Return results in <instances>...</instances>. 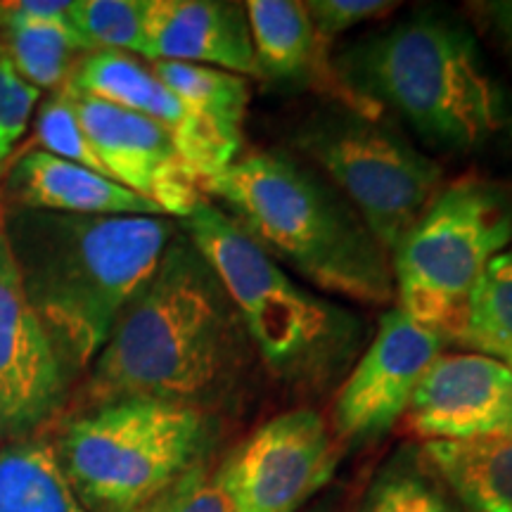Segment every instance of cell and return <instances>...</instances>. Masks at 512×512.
<instances>
[{"label":"cell","instance_id":"1","mask_svg":"<svg viewBox=\"0 0 512 512\" xmlns=\"http://www.w3.org/2000/svg\"><path fill=\"white\" fill-rule=\"evenodd\" d=\"M256 363L219 275L178 230L93 361L86 394L93 406L150 396L204 408L233 394Z\"/></svg>","mask_w":512,"mask_h":512},{"label":"cell","instance_id":"2","mask_svg":"<svg viewBox=\"0 0 512 512\" xmlns=\"http://www.w3.org/2000/svg\"><path fill=\"white\" fill-rule=\"evenodd\" d=\"M349 105L394 112L427 145L456 155L512 136V100L486 67L475 34L439 10H418L361 36L332 60Z\"/></svg>","mask_w":512,"mask_h":512},{"label":"cell","instance_id":"3","mask_svg":"<svg viewBox=\"0 0 512 512\" xmlns=\"http://www.w3.org/2000/svg\"><path fill=\"white\" fill-rule=\"evenodd\" d=\"M24 292L64 363L88 370L176 238L169 216L22 209L3 219Z\"/></svg>","mask_w":512,"mask_h":512},{"label":"cell","instance_id":"4","mask_svg":"<svg viewBox=\"0 0 512 512\" xmlns=\"http://www.w3.org/2000/svg\"><path fill=\"white\" fill-rule=\"evenodd\" d=\"M247 238L318 290L382 306L394 297L392 256L347 197L304 159L256 150L202 183Z\"/></svg>","mask_w":512,"mask_h":512},{"label":"cell","instance_id":"5","mask_svg":"<svg viewBox=\"0 0 512 512\" xmlns=\"http://www.w3.org/2000/svg\"><path fill=\"white\" fill-rule=\"evenodd\" d=\"M233 299L256 358L297 392L325 394L344 382L368 347L356 313L306 290L207 197L181 219Z\"/></svg>","mask_w":512,"mask_h":512},{"label":"cell","instance_id":"6","mask_svg":"<svg viewBox=\"0 0 512 512\" xmlns=\"http://www.w3.org/2000/svg\"><path fill=\"white\" fill-rule=\"evenodd\" d=\"M214 432L207 408L128 396L74 418L55 453L88 512H143L207 463Z\"/></svg>","mask_w":512,"mask_h":512},{"label":"cell","instance_id":"7","mask_svg":"<svg viewBox=\"0 0 512 512\" xmlns=\"http://www.w3.org/2000/svg\"><path fill=\"white\" fill-rule=\"evenodd\" d=\"M512 245V190L484 178L444 185L392 254L401 311L456 342L479 275Z\"/></svg>","mask_w":512,"mask_h":512},{"label":"cell","instance_id":"8","mask_svg":"<svg viewBox=\"0 0 512 512\" xmlns=\"http://www.w3.org/2000/svg\"><path fill=\"white\" fill-rule=\"evenodd\" d=\"M294 147L330 176L392 256L444 188V171L380 114L339 105L313 112Z\"/></svg>","mask_w":512,"mask_h":512},{"label":"cell","instance_id":"9","mask_svg":"<svg viewBox=\"0 0 512 512\" xmlns=\"http://www.w3.org/2000/svg\"><path fill=\"white\" fill-rule=\"evenodd\" d=\"M339 448L313 408L271 418L216 467L238 512H299L330 482Z\"/></svg>","mask_w":512,"mask_h":512},{"label":"cell","instance_id":"10","mask_svg":"<svg viewBox=\"0 0 512 512\" xmlns=\"http://www.w3.org/2000/svg\"><path fill=\"white\" fill-rule=\"evenodd\" d=\"M444 344V337L422 328L406 311H384L373 339L339 384L332 411L337 437L344 444L382 439L406 415L427 368L444 354Z\"/></svg>","mask_w":512,"mask_h":512},{"label":"cell","instance_id":"11","mask_svg":"<svg viewBox=\"0 0 512 512\" xmlns=\"http://www.w3.org/2000/svg\"><path fill=\"white\" fill-rule=\"evenodd\" d=\"M67 363L31 306L0 221V427L27 434L57 411Z\"/></svg>","mask_w":512,"mask_h":512},{"label":"cell","instance_id":"12","mask_svg":"<svg viewBox=\"0 0 512 512\" xmlns=\"http://www.w3.org/2000/svg\"><path fill=\"white\" fill-rule=\"evenodd\" d=\"M64 91L72 95L83 131L107 178L174 219H185L204 200L200 181L185 166L164 126L91 95Z\"/></svg>","mask_w":512,"mask_h":512},{"label":"cell","instance_id":"13","mask_svg":"<svg viewBox=\"0 0 512 512\" xmlns=\"http://www.w3.org/2000/svg\"><path fill=\"white\" fill-rule=\"evenodd\" d=\"M62 88L110 102L121 110L157 121L174 138L176 150L200 185L226 171L240 152L223 143L176 98L152 67L136 55L98 50L79 57Z\"/></svg>","mask_w":512,"mask_h":512},{"label":"cell","instance_id":"14","mask_svg":"<svg viewBox=\"0 0 512 512\" xmlns=\"http://www.w3.org/2000/svg\"><path fill=\"white\" fill-rule=\"evenodd\" d=\"M422 441H458L512 427V370L494 356L439 354L406 411Z\"/></svg>","mask_w":512,"mask_h":512},{"label":"cell","instance_id":"15","mask_svg":"<svg viewBox=\"0 0 512 512\" xmlns=\"http://www.w3.org/2000/svg\"><path fill=\"white\" fill-rule=\"evenodd\" d=\"M150 62H185L259 76L245 5L221 0H150Z\"/></svg>","mask_w":512,"mask_h":512},{"label":"cell","instance_id":"16","mask_svg":"<svg viewBox=\"0 0 512 512\" xmlns=\"http://www.w3.org/2000/svg\"><path fill=\"white\" fill-rule=\"evenodd\" d=\"M8 188L22 209L79 216H164L155 204L124 185L43 150L19 159Z\"/></svg>","mask_w":512,"mask_h":512},{"label":"cell","instance_id":"17","mask_svg":"<svg viewBox=\"0 0 512 512\" xmlns=\"http://www.w3.org/2000/svg\"><path fill=\"white\" fill-rule=\"evenodd\" d=\"M422 456L467 512H512V427L458 441H422Z\"/></svg>","mask_w":512,"mask_h":512},{"label":"cell","instance_id":"18","mask_svg":"<svg viewBox=\"0 0 512 512\" xmlns=\"http://www.w3.org/2000/svg\"><path fill=\"white\" fill-rule=\"evenodd\" d=\"M252 31L256 69L271 81L304 83L325 67V48L318 41L304 3L294 0H249L245 3Z\"/></svg>","mask_w":512,"mask_h":512},{"label":"cell","instance_id":"19","mask_svg":"<svg viewBox=\"0 0 512 512\" xmlns=\"http://www.w3.org/2000/svg\"><path fill=\"white\" fill-rule=\"evenodd\" d=\"M150 67L209 131H214L235 152L242 150L247 107L252 98L245 76L185 62H152Z\"/></svg>","mask_w":512,"mask_h":512},{"label":"cell","instance_id":"20","mask_svg":"<svg viewBox=\"0 0 512 512\" xmlns=\"http://www.w3.org/2000/svg\"><path fill=\"white\" fill-rule=\"evenodd\" d=\"M0 512H88L53 446L22 441L0 451Z\"/></svg>","mask_w":512,"mask_h":512},{"label":"cell","instance_id":"21","mask_svg":"<svg viewBox=\"0 0 512 512\" xmlns=\"http://www.w3.org/2000/svg\"><path fill=\"white\" fill-rule=\"evenodd\" d=\"M456 342L498 361L512 358V245L486 264L472 287Z\"/></svg>","mask_w":512,"mask_h":512},{"label":"cell","instance_id":"22","mask_svg":"<svg viewBox=\"0 0 512 512\" xmlns=\"http://www.w3.org/2000/svg\"><path fill=\"white\" fill-rule=\"evenodd\" d=\"M358 512H463L420 448H401L370 479Z\"/></svg>","mask_w":512,"mask_h":512},{"label":"cell","instance_id":"23","mask_svg":"<svg viewBox=\"0 0 512 512\" xmlns=\"http://www.w3.org/2000/svg\"><path fill=\"white\" fill-rule=\"evenodd\" d=\"M93 53L74 22L29 24L5 34V57L15 72L38 88L64 86L76 67V55Z\"/></svg>","mask_w":512,"mask_h":512},{"label":"cell","instance_id":"24","mask_svg":"<svg viewBox=\"0 0 512 512\" xmlns=\"http://www.w3.org/2000/svg\"><path fill=\"white\" fill-rule=\"evenodd\" d=\"M147 12L150 0H76L72 22L93 53L117 50L147 60Z\"/></svg>","mask_w":512,"mask_h":512},{"label":"cell","instance_id":"25","mask_svg":"<svg viewBox=\"0 0 512 512\" xmlns=\"http://www.w3.org/2000/svg\"><path fill=\"white\" fill-rule=\"evenodd\" d=\"M36 140L48 155L60 157L64 162L86 166L95 174L107 176L105 166H102L100 157L95 155L91 140L83 131L72 95L64 91V88H60V93H55L38 112Z\"/></svg>","mask_w":512,"mask_h":512},{"label":"cell","instance_id":"26","mask_svg":"<svg viewBox=\"0 0 512 512\" xmlns=\"http://www.w3.org/2000/svg\"><path fill=\"white\" fill-rule=\"evenodd\" d=\"M143 512H238V505L216 475V467L211 470L204 463Z\"/></svg>","mask_w":512,"mask_h":512},{"label":"cell","instance_id":"27","mask_svg":"<svg viewBox=\"0 0 512 512\" xmlns=\"http://www.w3.org/2000/svg\"><path fill=\"white\" fill-rule=\"evenodd\" d=\"M38 95L41 91L15 72L8 57L0 55V162L27 131Z\"/></svg>","mask_w":512,"mask_h":512},{"label":"cell","instance_id":"28","mask_svg":"<svg viewBox=\"0 0 512 512\" xmlns=\"http://www.w3.org/2000/svg\"><path fill=\"white\" fill-rule=\"evenodd\" d=\"M309 19L316 29L318 41L328 48V43L337 36L347 34L349 29L366 24L370 19L384 17L387 12L399 8V3L387 0H309L304 3Z\"/></svg>","mask_w":512,"mask_h":512},{"label":"cell","instance_id":"29","mask_svg":"<svg viewBox=\"0 0 512 512\" xmlns=\"http://www.w3.org/2000/svg\"><path fill=\"white\" fill-rule=\"evenodd\" d=\"M72 22V3L62 0H10L0 3V29L8 34L12 29L29 24Z\"/></svg>","mask_w":512,"mask_h":512},{"label":"cell","instance_id":"30","mask_svg":"<svg viewBox=\"0 0 512 512\" xmlns=\"http://www.w3.org/2000/svg\"><path fill=\"white\" fill-rule=\"evenodd\" d=\"M467 8L486 29L491 41L501 48L505 60L512 64V0H484V3H470Z\"/></svg>","mask_w":512,"mask_h":512},{"label":"cell","instance_id":"31","mask_svg":"<svg viewBox=\"0 0 512 512\" xmlns=\"http://www.w3.org/2000/svg\"><path fill=\"white\" fill-rule=\"evenodd\" d=\"M505 363V366H508L510 370H512V358H508V361H503Z\"/></svg>","mask_w":512,"mask_h":512},{"label":"cell","instance_id":"32","mask_svg":"<svg viewBox=\"0 0 512 512\" xmlns=\"http://www.w3.org/2000/svg\"><path fill=\"white\" fill-rule=\"evenodd\" d=\"M316 512H323V510H316Z\"/></svg>","mask_w":512,"mask_h":512}]
</instances>
